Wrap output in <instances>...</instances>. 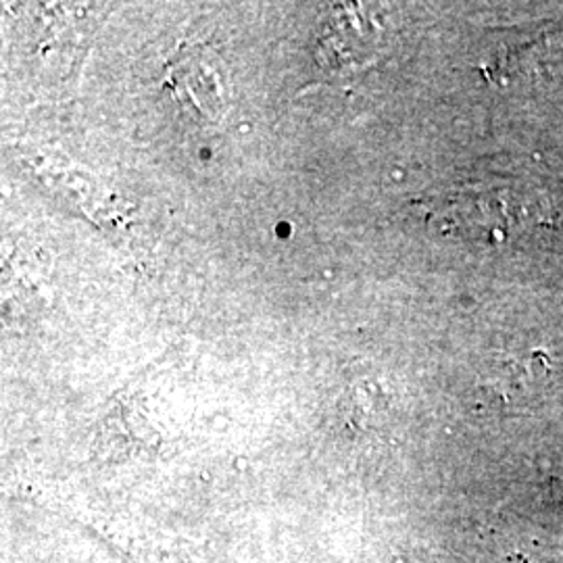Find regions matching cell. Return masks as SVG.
Returning a JSON list of instances; mask_svg holds the SVG:
<instances>
[{
	"label": "cell",
	"instance_id": "cell-1",
	"mask_svg": "<svg viewBox=\"0 0 563 563\" xmlns=\"http://www.w3.org/2000/svg\"><path fill=\"white\" fill-rule=\"evenodd\" d=\"M163 88L190 120L216 123L230 107L225 63L207 46H188L163 69Z\"/></svg>",
	"mask_w": 563,
	"mask_h": 563
},
{
	"label": "cell",
	"instance_id": "cell-2",
	"mask_svg": "<svg viewBox=\"0 0 563 563\" xmlns=\"http://www.w3.org/2000/svg\"><path fill=\"white\" fill-rule=\"evenodd\" d=\"M376 27L362 4H336L318 27V57L328 69H346L369 57Z\"/></svg>",
	"mask_w": 563,
	"mask_h": 563
}]
</instances>
